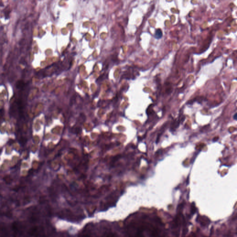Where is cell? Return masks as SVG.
Returning <instances> with one entry per match:
<instances>
[{
  "label": "cell",
  "instance_id": "cell-3",
  "mask_svg": "<svg viewBox=\"0 0 237 237\" xmlns=\"http://www.w3.org/2000/svg\"><path fill=\"white\" fill-rule=\"evenodd\" d=\"M107 237H117V236H116L115 235V234H110L108 236H107Z\"/></svg>",
  "mask_w": 237,
  "mask_h": 237
},
{
  "label": "cell",
  "instance_id": "cell-2",
  "mask_svg": "<svg viewBox=\"0 0 237 237\" xmlns=\"http://www.w3.org/2000/svg\"><path fill=\"white\" fill-rule=\"evenodd\" d=\"M24 86V84L23 82V81H18V82H17V84H16V87H17L18 89H20V88L23 87Z\"/></svg>",
  "mask_w": 237,
  "mask_h": 237
},
{
  "label": "cell",
  "instance_id": "cell-4",
  "mask_svg": "<svg viewBox=\"0 0 237 237\" xmlns=\"http://www.w3.org/2000/svg\"><path fill=\"white\" fill-rule=\"evenodd\" d=\"M233 118L235 120H237V114H235V115H234V116Z\"/></svg>",
  "mask_w": 237,
  "mask_h": 237
},
{
  "label": "cell",
  "instance_id": "cell-1",
  "mask_svg": "<svg viewBox=\"0 0 237 237\" xmlns=\"http://www.w3.org/2000/svg\"><path fill=\"white\" fill-rule=\"evenodd\" d=\"M162 32L160 29H158L155 31L154 37L157 39H160L162 37Z\"/></svg>",
  "mask_w": 237,
  "mask_h": 237
}]
</instances>
